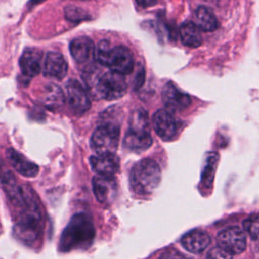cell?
<instances>
[{
    "label": "cell",
    "mask_w": 259,
    "mask_h": 259,
    "mask_svg": "<svg viewBox=\"0 0 259 259\" xmlns=\"http://www.w3.org/2000/svg\"><path fill=\"white\" fill-rule=\"evenodd\" d=\"M94 53L97 62L112 72L127 75L134 69V58L126 47H111L107 40H101L94 49Z\"/></svg>",
    "instance_id": "6da1fadb"
},
{
    "label": "cell",
    "mask_w": 259,
    "mask_h": 259,
    "mask_svg": "<svg viewBox=\"0 0 259 259\" xmlns=\"http://www.w3.org/2000/svg\"><path fill=\"white\" fill-rule=\"evenodd\" d=\"M94 237V228L91 221L84 214H77L64 230L60 248L62 251L85 248L90 245Z\"/></svg>",
    "instance_id": "7a4b0ae2"
},
{
    "label": "cell",
    "mask_w": 259,
    "mask_h": 259,
    "mask_svg": "<svg viewBox=\"0 0 259 259\" xmlns=\"http://www.w3.org/2000/svg\"><path fill=\"white\" fill-rule=\"evenodd\" d=\"M161 181V169L152 159H143L131 170L130 182L137 194L152 193Z\"/></svg>",
    "instance_id": "3957f363"
},
{
    "label": "cell",
    "mask_w": 259,
    "mask_h": 259,
    "mask_svg": "<svg viewBox=\"0 0 259 259\" xmlns=\"http://www.w3.org/2000/svg\"><path fill=\"white\" fill-rule=\"evenodd\" d=\"M123 145L130 151L142 152L152 145L147 112L142 108L135 110L130 118V126L123 139Z\"/></svg>",
    "instance_id": "277c9868"
},
{
    "label": "cell",
    "mask_w": 259,
    "mask_h": 259,
    "mask_svg": "<svg viewBox=\"0 0 259 259\" xmlns=\"http://www.w3.org/2000/svg\"><path fill=\"white\" fill-rule=\"evenodd\" d=\"M94 91L98 98L106 100L117 99L125 93L126 82L123 75L109 71L96 80Z\"/></svg>",
    "instance_id": "5b68a950"
},
{
    "label": "cell",
    "mask_w": 259,
    "mask_h": 259,
    "mask_svg": "<svg viewBox=\"0 0 259 259\" xmlns=\"http://www.w3.org/2000/svg\"><path fill=\"white\" fill-rule=\"evenodd\" d=\"M119 143V128L115 124L106 123L98 126L91 137V148L97 155L114 154Z\"/></svg>",
    "instance_id": "8992f818"
},
{
    "label": "cell",
    "mask_w": 259,
    "mask_h": 259,
    "mask_svg": "<svg viewBox=\"0 0 259 259\" xmlns=\"http://www.w3.org/2000/svg\"><path fill=\"white\" fill-rule=\"evenodd\" d=\"M219 247L230 254H240L246 249V235L238 227H230L218 234Z\"/></svg>",
    "instance_id": "52a82bcc"
},
{
    "label": "cell",
    "mask_w": 259,
    "mask_h": 259,
    "mask_svg": "<svg viewBox=\"0 0 259 259\" xmlns=\"http://www.w3.org/2000/svg\"><path fill=\"white\" fill-rule=\"evenodd\" d=\"M66 98L70 108L77 114H83L90 108V100L85 89L76 80L66 84Z\"/></svg>",
    "instance_id": "ba28073f"
},
{
    "label": "cell",
    "mask_w": 259,
    "mask_h": 259,
    "mask_svg": "<svg viewBox=\"0 0 259 259\" xmlns=\"http://www.w3.org/2000/svg\"><path fill=\"white\" fill-rule=\"evenodd\" d=\"M153 126L156 134L164 141H170L178 133V121L165 109H159L153 115Z\"/></svg>",
    "instance_id": "9c48e42d"
},
{
    "label": "cell",
    "mask_w": 259,
    "mask_h": 259,
    "mask_svg": "<svg viewBox=\"0 0 259 259\" xmlns=\"http://www.w3.org/2000/svg\"><path fill=\"white\" fill-rule=\"evenodd\" d=\"M162 101L170 111H180L187 108L191 102L187 93L178 89L172 82H168L162 89Z\"/></svg>",
    "instance_id": "30bf717a"
},
{
    "label": "cell",
    "mask_w": 259,
    "mask_h": 259,
    "mask_svg": "<svg viewBox=\"0 0 259 259\" xmlns=\"http://www.w3.org/2000/svg\"><path fill=\"white\" fill-rule=\"evenodd\" d=\"M92 186L96 199L101 203L112 201L117 192V184L112 176L97 175L92 180Z\"/></svg>",
    "instance_id": "8fae6325"
},
{
    "label": "cell",
    "mask_w": 259,
    "mask_h": 259,
    "mask_svg": "<svg viewBox=\"0 0 259 259\" xmlns=\"http://www.w3.org/2000/svg\"><path fill=\"white\" fill-rule=\"evenodd\" d=\"M68 72V64L65 58L57 52H50L44 63V75L50 78L63 79Z\"/></svg>",
    "instance_id": "7c38bea8"
},
{
    "label": "cell",
    "mask_w": 259,
    "mask_h": 259,
    "mask_svg": "<svg viewBox=\"0 0 259 259\" xmlns=\"http://www.w3.org/2000/svg\"><path fill=\"white\" fill-rule=\"evenodd\" d=\"M90 165L98 175L113 176L119 169V160L114 154L95 155L90 158Z\"/></svg>",
    "instance_id": "4fadbf2b"
},
{
    "label": "cell",
    "mask_w": 259,
    "mask_h": 259,
    "mask_svg": "<svg viewBox=\"0 0 259 259\" xmlns=\"http://www.w3.org/2000/svg\"><path fill=\"white\" fill-rule=\"evenodd\" d=\"M42 53L36 49H26L20 59L21 72L26 77H33L40 72Z\"/></svg>",
    "instance_id": "5bb4252c"
},
{
    "label": "cell",
    "mask_w": 259,
    "mask_h": 259,
    "mask_svg": "<svg viewBox=\"0 0 259 259\" xmlns=\"http://www.w3.org/2000/svg\"><path fill=\"white\" fill-rule=\"evenodd\" d=\"M6 158L14 170L25 177H34L38 173L37 165L26 159L14 149H8L6 151Z\"/></svg>",
    "instance_id": "9a60e30c"
},
{
    "label": "cell",
    "mask_w": 259,
    "mask_h": 259,
    "mask_svg": "<svg viewBox=\"0 0 259 259\" xmlns=\"http://www.w3.org/2000/svg\"><path fill=\"white\" fill-rule=\"evenodd\" d=\"M210 243L208 234L201 230H192L181 238L182 246L189 252L198 254L202 252Z\"/></svg>",
    "instance_id": "2e32d148"
},
{
    "label": "cell",
    "mask_w": 259,
    "mask_h": 259,
    "mask_svg": "<svg viewBox=\"0 0 259 259\" xmlns=\"http://www.w3.org/2000/svg\"><path fill=\"white\" fill-rule=\"evenodd\" d=\"M70 52L77 63H85L93 56L94 45L90 38L79 36L71 41Z\"/></svg>",
    "instance_id": "e0dca14e"
},
{
    "label": "cell",
    "mask_w": 259,
    "mask_h": 259,
    "mask_svg": "<svg viewBox=\"0 0 259 259\" xmlns=\"http://www.w3.org/2000/svg\"><path fill=\"white\" fill-rule=\"evenodd\" d=\"M179 34H180L181 41L184 46H187L190 48H197L202 42L200 29L195 23L191 21L184 22L180 25Z\"/></svg>",
    "instance_id": "ac0fdd59"
},
{
    "label": "cell",
    "mask_w": 259,
    "mask_h": 259,
    "mask_svg": "<svg viewBox=\"0 0 259 259\" xmlns=\"http://www.w3.org/2000/svg\"><path fill=\"white\" fill-rule=\"evenodd\" d=\"M197 26L203 31H213L218 28L219 22L215 15L205 6H199L195 11Z\"/></svg>",
    "instance_id": "d6986e66"
},
{
    "label": "cell",
    "mask_w": 259,
    "mask_h": 259,
    "mask_svg": "<svg viewBox=\"0 0 259 259\" xmlns=\"http://www.w3.org/2000/svg\"><path fill=\"white\" fill-rule=\"evenodd\" d=\"M218 155L215 153H211L209 154L208 158H207V162L202 174V179L201 181H203V183H206L207 185H209L211 183L213 174H214V170L217 167V162H218Z\"/></svg>",
    "instance_id": "ffe728a7"
},
{
    "label": "cell",
    "mask_w": 259,
    "mask_h": 259,
    "mask_svg": "<svg viewBox=\"0 0 259 259\" xmlns=\"http://www.w3.org/2000/svg\"><path fill=\"white\" fill-rule=\"evenodd\" d=\"M244 230L250 235L253 240H257L258 238V215L254 213L253 215L246 219L243 223Z\"/></svg>",
    "instance_id": "44dd1931"
},
{
    "label": "cell",
    "mask_w": 259,
    "mask_h": 259,
    "mask_svg": "<svg viewBox=\"0 0 259 259\" xmlns=\"http://www.w3.org/2000/svg\"><path fill=\"white\" fill-rule=\"evenodd\" d=\"M233 256L226 250L222 249L221 247H213L210 249L206 255L205 259H232Z\"/></svg>",
    "instance_id": "7402d4cb"
},
{
    "label": "cell",
    "mask_w": 259,
    "mask_h": 259,
    "mask_svg": "<svg viewBox=\"0 0 259 259\" xmlns=\"http://www.w3.org/2000/svg\"><path fill=\"white\" fill-rule=\"evenodd\" d=\"M66 17L71 21H80L85 18V13L80 8L70 6L66 8Z\"/></svg>",
    "instance_id": "603a6c76"
},
{
    "label": "cell",
    "mask_w": 259,
    "mask_h": 259,
    "mask_svg": "<svg viewBox=\"0 0 259 259\" xmlns=\"http://www.w3.org/2000/svg\"><path fill=\"white\" fill-rule=\"evenodd\" d=\"M158 259H192L178 251H174V250H168L166 252H164Z\"/></svg>",
    "instance_id": "cb8c5ba5"
},
{
    "label": "cell",
    "mask_w": 259,
    "mask_h": 259,
    "mask_svg": "<svg viewBox=\"0 0 259 259\" xmlns=\"http://www.w3.org/2000/svg\"><path fill=\"white\" fill-rule=\"evenodd\" d=\"M136 2L139 6L147 8V7L154 6L157 3V0H136Z\"/></svg>",
    "instance_id": "d4e9b609"
}]
</instances>
